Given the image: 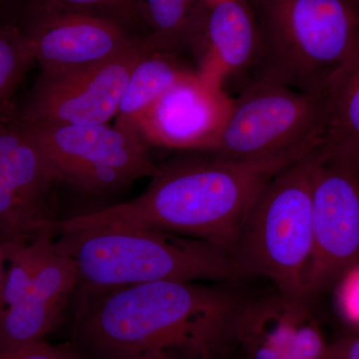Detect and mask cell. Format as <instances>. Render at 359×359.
Here are the masks:
<instances>
[{
	"instance_id": "obj_26",
	"label": "cell",
	"mask_w": 359,
	"mask_h": 359,
	"mask_svg": "<svg viewBox=\"0 0 359 359\" xmlns=\"http://www.w3.org/2000/svg\"><path fill=\"white\" fill-rule=\"evenodd\" d=\"M18 0H0V22H13L8 13Z\"/></svg>"
},
{
	"instance_id": "obj_1",
	"label": "cell",
	"mask_w": 359,
	"mask_h": 359,
	"mask_svg": "<svg viewBox=\"0 0 359 359\" xmlns=\"http://www.w3.org/2000/svg\"><path fill=\"white\" fill-rule=\"evenodd\" d=\"M237 282L82 289L71 344L84 359H136L156 351L218 358Z\"/></svg>"
},
{
	"instance_id": "obj_22",
	"label": "cell",
	"mask_w": 359,
	"mask_h": 359,
	"mask_svg": "<svg viewBox=\"0 0 359 359\" xmlns=\"http://www.w3.org/2000/svg\"><path fill=\"white\" fill-rule=\"evenodd\" d=\"M344 299L347 311L359 325V262L347 273L344 285Z\"/></svg>"
},
{
	"instance_id": "obj_4",
	"label": "cell",
	"mask_w": 359,
	"mask_h": 359,
	"mask_svg": "<svg viewBox=\"0 0 359 359\" xmlns=\"http://www.w3.org/2000/svg\"><path fill=\"white\" fill-rule=\"evenodd\" d=\"M323 143L273 177L257 194L230 249L241 278H263L285 294L306 295L313 250L314 173Z\"/></svg>"
},
{
	"instance_id": "obj_11",
	"label": "cell",
	"mask_w": 359,
	"mask_h": 359,
	"mask_svg": "<svg viewBox=\"0 0 359 359\" xmlns=\"http://www.w3.org/2000/svg\"><path fill=\"white\" fill-rule=\"evenodd\" d=\"M156 49L147 36L117 57L65 72H41L20 110L26 122L93 126L117 114L123 92L135 65Z\"/></svg>"
},
{
	"instance_id": "obj_27",
	"label": "cell",
	"mask_w": 359,
	"mask_h": 359,
	"mask_svg": "<svg viewBox=\"0 0 359 359\" xmlns=\"http://www.w3.org/2000/svg\"><path fill=\"white\" fill-rule=\"evenodd\" d=\"M205 4H214V2L221 1V0H202Z\"/></svg>"
},
{
	"instance_id": "obj_14",
	"label": "cell",
	"mask_w": 359,
	"mask_h": 359,
	"mask_svg": "<svg viewBox=\"0 0 359 359\" xmlns=\"http://www.w3.org/2000/svg\"><path fill=\"white\" fill-rule=\"evenodd\" d=\"M15 23L41 72L100 65L128 50L139 39L114 21L92 14L23 6Z\"/></svg>"
},
{
	"instance_id": "obj_17",
	"label": "cell",
	"mask_w": 359,
	"mask_h": 359,
	"mask_svg": "<svg viewBox=\"0 0 359 359\" xmlns=\"http://www.w3.org/2000/svg\"><path fill=\"white\" fill-rule=\"evenodd\" d=\"M193 70L179 58L178 54L157 49L147 52L130 74L115 116V126L134 131L139 116L172 85Z\"/></svg>"
},
{
	"instance_id": "obj_7",
	"label": "cell",
	"mask_w": 359,
	"mask_h": 359,
	"mask_svg": "<svg viewBox=\"0 0 359 359\" xmlns=\"http://www.w3.org/2000/svg\"><path fill=\"white\" fill-rule=\"evenodd\" d=\"M236 283L221 356L231 359H327L320 299L285 294L263 278Z\"/></svg>"
},
{
	"instance_id": "obj_12",
	"label": "cell",
	"mask_w": 359,
	"mask_h": 359,
	"mask_svg": "<svg viewBox=\"0 0 359 359\" xmlns=\"http://www.w3.org/2000/svg\"><path fill=\"white\" fill-rule=\"evenodd\" d=\"M313 231L306 294L320 299L359 262V170L325 152L314 173Z\"/></svg>"
},
{
	"instance_id": "obj_9",
	"label": "cell",
	"mask_w": 359,
	"mask_h": 359,
	"mask_svg": "<svg viewBox=\"0 0 359 359\" xmlns=\"http://www.w3.org/2000/svg\"><path fill=\"white\" fill-rule=\"evenodd\" d=\"M25 122L59 183L86 195L120 190L157 172L150 146L131 130Z\"/></svg>"
},
{
	"instance_id": "obj_28",
	"label": "cell",
	"mask_w": 359,
	"mask_h": 359,
	"mask_svg": "<svg viewBox=\"0 0 359 359\" xmlns=\"http://www.w3.org/2000/svg\"><path fill=\"white\" fill-rule=\"evenodd\" d=\"M354 4H355V6H358V8L359 9V0H353Z\"/></svg>"
},
{
	"instance_id": "obj_29",
	"label": "cell",
	"mask_w": 359,
	"mask_h": 359,
	"mask_svg": "<svg viewBox=\"0 0 359 359\" xmlns=\"http://www.w3.org/2000/svg\"><path fill=\"white\" fill-rule=\"evenodd\" d=\"M217 359H231L230 358H228V356H219V358H217Z\"/></svg>"
},
{
	"instance_id": "obj_24",
	"label": "cell",
	"mask_w": 359,
	"mask_h": 359,
	"mask_svg": "<svg viewBox=\"0 0 359 359\" xmlns=\"http://www.w3.org/2000/svg\"><path fill=\"white\" fill-rule=\"evenodd\" d=\"M13 241V238L4 237V236H2L1 233H0V292H1L4 273H6L9 248H11V244Z\"/></svg>"
},
{
	"instance_id": "obj_2",
	"label": "cell",
	"mask_w": 359,
	"mask_h": 359,
	"mask_svg": "<svg viewBox=\"0 0 359 359\" xmlns=\"http://www.w3.org/2000/svg\"><path fill=\"white\" fill-rule=\"evenodd\" d=\"M297 158L238 162L209 153L176 157L158 164L150 184L138 197L59 219L55 235L93 226L155 229L208 241L230 252L257 194Z\"/></svg>"
},
{
	"instance_id": "obj_3",
	"label": "cell",
	"mask_w": 359,
	"mask_h": 359,
	"mask_svg": "<svg viewBox=\"0 0 359 359\" xmlns=\"http://www.w3.org/2000/svg\"><path fill=\"white\" fill-rule=\"evenodd\" d=\"M55 245L74 261L85 290L242 280L230 252L221 245L155 229L93 226L61 233Z\"/></svg>"
},
{
	"instance_id": "obj_23",
	"label": "cell",
	"mask_w": 359,
	"mask_h": 359,
	"mask_svg": "<svg viewBox=\"0 0 359 359\" xmlns=\"http://www.w3.org/2000/svg\"><path fill=\"white\" fill-rule=\"evenodd\" d=\"M327 359H359V334L347 332L330 342Z\"/></svg>"
},
{
	"instance_id": "obj_13",
	"label": "cell",
	"mask_w": 359,
	"mask_h": 359,
	"mask_svg": "<svg viewBox=\"0 0 359 359\" xmlns=\"http://www.w3.org/2000/svg\"><path fill=\"white\" fill-rule=\"evenodd\" d=\"M233 102L223 85L194 69L149 106L133 129L150 147L210 153L218 143Z\"/></svg>"
},
{
	"instance_id": "obj_16",
	"label": "cell",
	"mask_w": 359,
	"mask_h": 359,
	"mask_svg": "<svg viewBox=\"0 0 359 359\" xmlns=\"http://www.w3.org/2000/svg\"><path fill=\"white\" fill-rule=\"evenodd\" d=\"M323 148L328 158L359 170V43L323 89Z\"/></svg>"
},
{
	"instance_id": "obj_18",
	"label": "cell",
	"mask_w": 359,
	"mask_h": 359,
	"mask_svg": "<svg viewBox=\"0 0 359 359\" xmlns=\"http://www.w3.org/2000/svg\"><path fill=\"white\" fill-rule=\"evenodd\" d=\"M146 36L157 50L178 54L189 48L201 0H137Z\"/></svg>"
},
{
	"instance_id": "obj_5",
	"label": "cell",
	"mask_w": 359,
	"mask_h": 359,
	"mask_svg": "<svg viewBox=\"0 0 359 359\" xmlns=\"http://www.w3.org/2000/svg\"><path fill=\"white\" fill-rule=\"evenodd\" d=\"M249 2L259 34V60L252 79L323 94L359 43V9L353 0Z\"/></svg>"
},
{
	"instance_id": "obj_21",
	"label": "cell",
	"mask_w": 359,
	"mask_h": 359,
	"mask_svg": "<svg viewBox=\"0 0 359 359\" xmlns=\"http://www.w3.org/2000/svg\"><path fill=\"white\" fill-rule=\"evenodd\" d=\"M0 359H84L72 344L54 346L46 340L1 349Z\"/></svg>"
},
{
	"instance_id": "obj_10",
	"label": "cell",
	"mask_w": 359,
	"mask_h": 359,
	"mask_svg": "<svg viewBox=\"0 0 359 359\" xmlns=\"http://www.w3.org/2000/svg\"><path fill=\"white\" fill-rule=\"evenodd\" d=\"M59 183L43 150L13 103L0 106V233L55 238Z\"/></svg>"
},
{
	"instance_id": "obj_6",
	"label": "cell",
	"mask_w": 359,
	"mask_h": 359,
	"mask_svg": "<svg viewBox=\"0 0 359 359\" xmlns=\"http://www.w3.org/2000/svg\"><path fill=\"white\" fill-rule=\"evenodd\" d=\"M325 103L311 94L266 79H252L237 98L209 154L252 162L299 157L323 143Z\"/></svg>"
},
{
	"instance_id": "obj_8",
	"label": "cell",
	"mask_w": 359,
	"mask_h": 359,
	"mask_svg": "<svg viewBox=\"0 0 359 359\" xmlns=\"http://www.w3.org/2000/svg\"><path fill=\"white\" fill-rule=\"evenodd\" d=\"M79 285L76 264L58 250L55 238L13 240L0 292V351L55 332Z\"/></svg>"
},
{
	"instance_id": "obj_19",
	"label": "cell",
	"mask_w": 359,
	"mask_h": 359,
	"mask_svg": "<svg viewBox=\"0 0 359 359\" xmlns=\"http://www.w3.org/2000/svg\"><path fill=\"white\" fill-rule=\"evenodd\" d=\"M34 63L29 45L15 22H0V106L13 102L15 89Z\"/></svg>"
},
{
	"instance_id": "obj_15",
	"label": "cell",
	"mask_w": 359,
	"mask_h": 359,
	"mask_svg": "<svg viewBox=\"0 0 359 359\" xmlns=\"http://www.w3.org/2000/svg\"><path fill=\"white\" fill-rule=\"evenodd\" d=\"M189 49L200 54L197 71L218 82L254 76L259 60V34L249 0H201Z\"/></svg>"
},
{
	"instance_id": "obj_20",
	"label": "cell",
	"mask_w": 359,
	"mask_h": 359,
	"mask_svg": "<svg viewBox=\"0 0 359 359\" xmlns=\"http://www.w3.org/2000/svg\"><path fill=\"white\" fill-rule=\"evenodd\" d=\"M23 6L92 14L114 21L127 30L142 21L137 0H25Z\"/></svg>"
},
{
	"instance_id": "obj_25",
	"label": "cell",
	"mask_w": 359,
	"mask_h": 359,
	"mask_svg": "<svg viewBox=\"0 0 359 359\" xmlns=\"http://www.w3.org/2000/svg\"><path fill=\"white\" fill-rule=\"evenodd\" d=\"M136 359H195L186 354L177 353L171 351H151L143 355L139 356Z\"/></svg>"
}]
</instances>
